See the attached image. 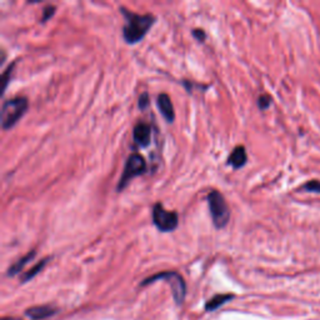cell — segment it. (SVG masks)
<instances>
[{
  "mask_svg": "<svg viewBox=\"0 0 320 320\" xmlns=\"http://www.w3.org/2000/svg\"><path fill=\"white\" fill-rule=\"evenodd\" d=\"M125 18V25L123 28V38L125 43L134 45L142 42L155 23V17L152 14H138L125 8H120Z\"/></svg>",
  "mask_w": 320,
  "mask_h": 320,
  "instance_id": "obj_1",
  "label": "cell"
},
{
  "mask_svg": "<svg viewBox=\"0 0 320 320\" xmlns=\"http://www.w3.org/2000/svg\"><path fill=\"white\" fill-rule=\"evenodd\" d=\"M248 163V155L247 150L243 145L234 148L232 153H230L229 158H228V164L234 169H240Z\"/></svg>",
  "mask_w": 320,
  "mask_h": 320,
  "instance_id": "obj_9",
  "label": "cell"
},
{
  "mask_svg": "<svg viewBox=\"0 0 320 320\" xmlns=\"http://www.w3.org/2000/svg\"><path fill=\"white\" fill-rule=\"evenodd\" d=\"M15 63H12L2 73V95H4L5 90L8 88V84L10 83V78H12L13 70H14Z\"/></svg>",
  "mask_w": 320,
  "mask_h": 320,
  "instance_id": "obj_14",
  "label": "cell"
},
{
  "mask_svg": "<svg viewBox=\"0 0 320 320\" xmlns=\"http://www.w3.org/2000/svg\"><path fill=\"white\" fill-rule=\"evenodd\" d=\"M271 104V98L268 95V94H263L258 98V106H259L260 110H265L270 106Z\"/></svg>",
  "mask_w": 320,
  "mask_h": 320,
  "instance_id": "obj_17",
  "label": "cell"
},
{
  "mask_svg": "<svg viewBox=\"0 0 320 320\" xmlns=\"http://www.w3.org/2000/svg\"><path fill=\"white\" fill-rule=\"evenodd\" d=\"M29 108V101L25 96H17L3 103L2 108V128L10 130L24 117Z\"/></svg>",
  "mask_w": 320,
  "mask_h": 320,
  "instance_id": "obj_2",
  "label": "cell"
},
{
  "mask_svg": "<svg viewBox=\"0 0 320 320\" xmlns=\"http://www.w3.org/2000/svg\"><path fill=\"white\" fill-rule=\"evenodd\" d=\"M209 211H210L211 222L217 229H223L228 225L230 220V209L227 200L222 193L218 190H211L206 196Z\"/></svg>",
  "mask_w": 320,
  "mask_h": 320,
  "instance_id": "obj_3",
  "label": "cell"
},
{
  "mask_svg": "<svg viewBox=\"0 0 320 320\" xmlns=\"http://www.w3.org/2000/svg\"><path fill=\"white\" fill-rule=\"evenodd\" d=\"M150 99H149V94L147 93V91H144V93L140 94L139 96V101H138V106H139L140 110H145L148 106H149V103H150Z\"/></svg>",
  "mask_w": 320,
  "mask_h": 320,
  "instance_id": "obj_18",
  "label": "cell"
},
{
  "mask_svg": "<svg viewBox=\"0 0 320 320\" xmlns=\"http://www.w3.org/2000/svg\"><path fill=\"white\" fill-rule=\"evenodd\" d=\"M133 139L139 148H148L152 142V128L148 123L139 122L133 130Z\"/></svg>",
  "mask_w": 320,
  "mask_h": 320,
  "instance_id": "obj_7",
  "label": "cell"
},
{
  "mask_svg": "<svg viewBox=\"0 0 320 320\" xmlns=\"http://www.w3.org/2000/svg\"><path fill=\"white\" fill-rule=\"evenodd\" d=\"M37 255V252L35 250H32L30 253H28L27 255H24L23 258H20L17 263L12 265L9 269H8V276H15L17 274H19L20 271L23 270V268L28 264L29 262H32L34 259V257Z\"/></svg>",
  "mask_w": 320,
  "mask_h": 320,
  "instance_id": "obj_11",
  "label": "cell"
},
{
  "mask_svg": "<svg viewBox=\"0 0 320 320\" xmlns=\"http://www.w3.org/2000/svg\"><path fill=\"white\" fill-rule=\"evenodd\" d=\"M157 280L168 281L169 285H170L171 294H173V298L174 300H175V303L179 304V305L183 304L186 294V285L183 276H181L180 274L176 273V271H163V273H158L155 274V275L147 278L143 281L142 285L145 286L148 285V284H152Z\"/></svg>",
  "mask_w": 320,
  "mask_h": 320,
  "instance_id": "obj_4",
  "label": "cell"
},
{
  "mask_svg": "<svg viewBox=\"0 0 320 320\" xmlns=\"http://www.w3.org/2000/svg\"><path fill=\"white\" fill-rule=\"evenodd\" d=\"M2 320H19V319H15V318H10V316H5V318H3Z\"/></svg>",
  "mask_w": 320,
  "mask_h": 320,
  "instance_id": "obj_20",
  "label": "cell"
},
{
  "mask_svg": "<svg viewBox=\"0 0 320 320\" xmlns=\"http://www.w3.org/2000/svg\"><path fill=\"white\" fill-rule=\"evenodd\" d=\"M56 313V309L53 308L50 305H40V306H33V308L28 309L25 311L28 318L33 320H42L45 318H49V316L54 315Z\"/></svg>",
  "mask_w": 320,
  "mask_h": 320,
  "instance_id": "obj_10",
  "label": "cell"
},
{
  "mask_svg": "<svg viewBox=\"0 0 320 320\" xmlns=\"http://www.w3.org/2000/svg\"><path fill=\"white\" fill-rule=\"evenodd\" d=\"M147 161L144 158L142 157L138 153H133L128 157L127 161H125L124 170H123L122 175H120L119 183L117 185V191H123L128 185L130 184V181L133 180L137 176L143 175V174L147 173Z\"/></svg>",
  "mask_w": 320,
  "mask_h": 320,
  "instance_id": "obj_5",
  "label": "cell"
},
{
  "mask_svg": "<svg viewBox=\"0 0 320 320\" xmlns=\"http://www.w3.org/2000/svg\"><path fill=\"white\" fill-rule=\"evenodd\" d=\"M157 104L158 108H159L160 114L163 115L164 119L168 123H173L174 119H175V112H174V106L170 100V96L165 93L159 94V95H158Z\"/></svg>",
  "mask_w": 320,
  "mask_h": 320,
  "instance_id": "obj_8",
  "label": "cell"
},
{
  "mask_svg": "<svg viewBox=\"0 0 320 320\" xmlns=\"http://www.w3.org/2000/svg\"><path fill=\"white\" fill-rule=\"evenodd\" d=\"M193 37L195 38V39L198 40V42L203 43L204 40H205L206 34H205V32H204L203 29H194L193 30Z\"/></svg>",
  "mask_w": 320,
  "mask_h": 320,
  "instance_id": "obj_19",
  "label": "cell"
},
{
  "mask_svg": "<svg viewBox=\"0 0 320 320\" xmlns=\"http://www.w3.org/2000/svg\"><path fill=\"white\" fill-rule=\"evenodd\" d=\"M304 191H309V193H318L320 194V181L319 180H310L303 186Z\"/></svg>",
  "mask_w": 320,
  "mask_h": 320,
  "instance_id": "obj_15",
  "label": "cell"
},
{
  "mask_svg": "<svg viewBox=\"0 0 320 320\" xmlns=\"http://www.w3.org/2000/svg\"><path fill=\"white\" fill-rule=\"evenodd\" d=\"M48 262H49V259H48V258H45V259H43L42 262L38 263V264L35 265V267H33L32 269H30L29 271H27V273H25V275L23 276L22 283H27V281H29L30 279L34 278V276L37 275L38 273H40V271L43 270V268H44L45 265H47Z\"/></svg>",
  "mask_w": 320,
  "mask_h": 320,
  "instance_id": "obj_13",
  "label": "cell"
},
{
  "mask_svg": "<svg viewBox=\"0 0 320 320\" xmlns=\"http://www.w3.org/2000/svg\"><path fill=\"white\" fill-rule=\"evenodd\" d=\"M55 9L56 8L54 7V5H48V7H45L44 9H43V15H42V20H40V22L47 23L48 20L52 19L54 14H55Z\"/></svg>",
  "mask_w": 320,
  "mask_h": 320,
  "instance_id": "obj_16",
  "label": "cell"
},
{
  "mask_svg": "<svg viewBox=\"0 0 320 320\" xmlns=\"http://www.w3.org/2000/svg\"><path fill=\"white\" fill-rule=\"evenodd\" d=\"M233 298H234L233 294H218V295L213 296V298H211L210 300L205 304V309L208 311L217 310V309H219L220 306L224 305L225 303L232 300Z\"/></svg>",
  "mask_w": 320,
  "mask_h": 320,
  "instance_id": "obj_12",
  "label": "cell"
},
{
  "mask_svg": "<svg viewBox=\"0 0 320 320\" xmlns=\"http://www.w3.org/2000/svg\"><path fill=\"white\" fill-rule=\"evenodd\" d=\"M153 224L161 233H170L178 228L179 217L175 211L166 210L161 203H157L152 210Z\"/></svg>",
  "mask_w": 320,
  "mask_h": 320,
  "instance_id": "obj_6",
  "label": "cell"
}]
</instances>
